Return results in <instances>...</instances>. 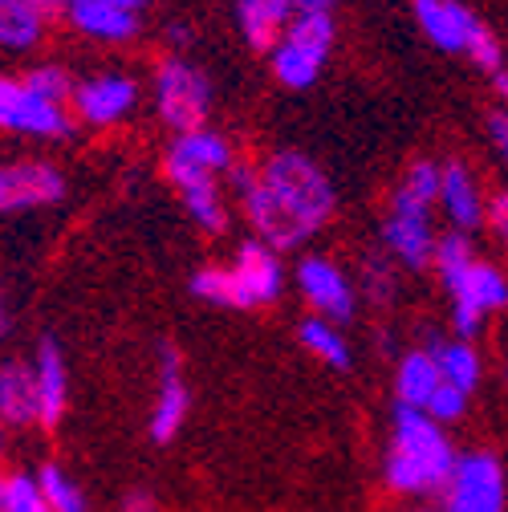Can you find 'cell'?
Instances as JSON below:
<instances>
[{
	"mask_svg": "<svg viewBox=\"0 0 508 512\" xmlns=\"http://www.w3.org/2000/svg\"><path fill=\"white\" fill-rule=\"evenodd\" d=\"M240 220L261 244L305 252L338 216V187L330 171L301 147H273L257 163L240 159L228 175Z\"/></svg>",
	"mask_w": 508,
	"mask_h": 512,
	"instance_id": "cell-1",
	"label": "cell"
},
{
	"mask_svg": "<svg viewBox=\"0 0 508 512\" xmlns=\"http://www.w3.org/2000/svg\"><path fill=\"white\" fill-rule=\"evenodd\" d=\"M431 273L443 297H448L452 334L476 342L488 330L492 317L508 313V265H496L488 256H480L476 236L443 232L435 244Z\"/></svg>",
	"mask_w": 508,
	"mask_h": 512,
	"instance_id": "cell-2",
	"label": "cell"
},
{
	"mask_svg": "<svg viewBox=\"0 0 508 512\" xmlns=\"http://www.w3.org/2000/svg\"><path fill=\"white\" fill-rule=\"evenodd\" d=\"M460 460V447L452 439V427L435 423L423 411L395 407L383 447V488L399 500H431L452 480V468Z\"/></svg>",
	"mask_w": 508,
	"mask_h": 512,
	"instance_id": "cell-3",
	"label": "cell"
},
{
	"mask_svg": "<svg viewBox=\"0 0 508 512\" xmlns=\"http://www.w3.org/2000/svg\"><path fill=\"white\" fill-rule=\"evenodd\" d=\"M439 216V163L435 159H411L383 204L378 220V248H383L403 273H431L435 244L443 232H435Z\"/></svg>",
	"mask_w": 508,
	"mask_h": 512,
	"instance_id": "cell-4",
	"label": "cell"
},
{
	"mask_svg": "<svg viewBox=\"0 0 508 512\" xmlns=\"http://www.w3.org/2000/svg\"><path fill=\"white\" fill-rule=\"evenodd\" d=\"M196 301H208L216 309H232V313H257L269 309L285 297L289 289V265L285 256L269 244H261L257 236H248L232 248L228 261H212L200 265L187 281Z\"/></svg>",
	"mask_w": 508,
	"mask_h": 512,
	"instance_id": "cell-5",
	"label": "cell"
},
{
	"mask_svg": "<svg viewBox=\"0 0 508 512\" xmlns=\"http://www.w3.org/2000/svg\"><path fill=\"white\" fill-rule=\"evenodd\" d=\"M411 13H415V25H419L423 41L435 45L439 53L468 57L472 66L484 70L488 78L496 70H504L500 37L484 25V17L476 9L464 5V0H415Z\"/></svg>",
	"mask_w": 508,
	"mask_h": 512,
	"instance_id": "cell-6",
	"label": "cell"
},
{
	"mask_svg": "<svg viewBox=\"0 0 508 512\" xmlns=\"http://www.w3.org/2000/svg\"><path fill=\"white\" fill-rule=\"evenodd\" d=\"M151 110L171 135L200 131L216 110L212 74L187 53H163L151 70Z\"/></svg>",
	"mask_w": 508,
	"mask_h": 512,
	"instance_id": "cell-7",
	"label": "cell"
},
{
	"mask_svg": "<svg viewBox=\"0 0 508 512\" xmlns=\"http://www.w3.org/2000/svg\"><path fill=\"white\" fill-rule=\"evenodd\" d=\"M338 45V21L326 9H297L289 29L269 53V74L281 90H313L317 78L326 74L330 53Z\"/></svg>",
	"mask_w": 508,
	"mask_h": 512,
	"instance_id": "cell-8",
	"label": "cell"
},
{
	"mask_svg": "<svg viewBox=\"0 0 508 512\" xmlns=\"http://www.w3.org/2000/svg\"><path fill=\"white\" fill-rule=\"evenodd\" d=\"M236 163H240V155H236L232 139L224 131H216V126L171 135L163 155H159L163 183L175 191V196L196 191V187H212V183H228Z\"/></svg>",
	"mask_w": 508,
	"mask_h": 512,
	"instance_id": "cell-9",
	"label": "cell"
},
{
	"mask_svg": "<svg viewBox=\"0 0 508 512\" xmlns=\"http://www.w3.org/2000/svg\"><path fill=\"white\" fill-rule=\"evenodd\" d=\"M78 131L74 110L37 94L25 74H0V135L25 143H66Z\"/></svg>",
	"mask_w": 508,
	"mask_h": 512,
	"instance_id": "cell-10",
	"label": "cell"
},
{
	"mask_svg": "<svg viewBox=\"0 0 508 512\" xmlns=\"http://www.w3.org/2000/svg\"><path fill=\"white\" fill-rule=\"evenodd\" d=\"M289 285L297 289V297L313 317H330L338 326H350L358 317L362 305L358 277L326 252H301L289 269Z\"/></svg>",
	"mask_w": 508,
	"mask_h": 512,
	"instance_id": "cell-11",
	"label": "cell"
},
{
	"mask_svg": "<svg viewBox=\"0 0 508 512\" xmlns=\"http://www.w3.org/2000/svg\"><path fill=\"white\" fill-rule=\"evenodd\" d=\"M143 102V82L126 70H94L86 78H78L74 94H70V110H74V122L86 126V131H118L135 118Z\"/></svg>",
	"mask_w": 508,
	"mask_h": 512,
	"instance_id": "cell-12",
	"label": "cell"
},
{
	"mask_svg": "<svg viewBox=\"0 0 508 512\" xmlns=\"http://www.w3.org/2000/svg\"><path fill=\"white\" fill-rule=\"evenodd\" d=\"M443 512H508V472L492 447L460 452L452 480L439 492Z\"/></svg>",
	"mask_w": 508,
	"mask_h": 512,
	"instance_id": "cell-13",
	"label": "cell"
},
{
	"mask_svg": "<svg viewBox=\"0 0 508 512\" xmlns=\"http://www.w3.org/2000/svg\"><path fill=\"white\" fill-rule=\"evenodd\" d=\"M70 179L53 159L21 155L0 163V216H33L66 204Z\"/></svg>",
	"mask_w": 508,
	"mask_h": 512,
	"instance_id": "cell-14",
	"label": "cell"
},
{
	"mask_svg": "<svg viewBox=\"0 0 508 512\" xmlns=\"http://www.w3.org/2000/svg\"><path fill=\"white\" fill-rule=\"evenodd\" d=\"M151 0H70L66 5V25L102 49H122L143 37Z\"/></svg>",
	"mask_w": 508,
	"mask_h": 512,
	"instance_id": "cell-15",
	"label": "cell"
},
{
	"mask_svg": "<svg viewBox=\"0 0 508 512\" xmlns=\"http://www.w3.org/2000/svg\"><path fill=\"white\" fill-rule=\"evenodd\" d=\"M488 196L492 191H484V179L472 163H464V159L439 163V220L448 232H460V236L484 232Z\"/></svg>",
	"mask_w": 508,
	"mask_h": 512,
	"instance_id": "cell-16",
	"label": "cell"
},
{
	"mask_svg": "<svg viewBox=\"0 0 508 512\" xmlns=\"http://www.w3.org/2000/svg\"><path fill=\"white\" fill-rule=\"evenodd\" d=\"M192 415V387H187L183 374V354L179 346L163 342L159 350V382H155V399H151V415H147V435L151 443H175L187 427Z\"/></svg>",
	"mask_w": 508,
	"mask_h": 512,
	"instance_id": "cell-17",
	"label": "cell"
},
{
	"mask_svg": "<svg viewBox=\"0 0 508 512\" xmlns=\"http://www.w3.org/2000/svg\"><path fill=\"white\" fill-rule=\"evenodd\" d=\"M33 378H37V427L57 431L70 415V362L57 338H41L33 350Z\"/></svg>",
	"mask_w": 508,
	"mask_h": 512,
	"instance_id": "cell-18",
	"label": "cell"
},
{
	"mask_svg": "<svg viewBox=\"0 0 508 512\" xmlns=\"http://www.w3.org/2000/svg\"><path fill=\"white\" fill-rule=\"evenodd\" d=\"M448 387L435 354L427 346L403 350L395 358V374H391V391H395V407H411V411H431V403L439 399V391Z\"/></svg>",
	"mask_w": 508,
	"mask_h": 512,
	"instance_id": "cell-19",
	"label": "cell"
},
{
	"mask_svg": "<svg viewBox=\"0 0 508 512\" xmlns=\"http://www.w3.org/2000/svg\"><path fill=\"white\" fill-rule=\"evenodd\" d=\"M293 0H236L232 17H236V33L252 53H273V45L281 41V33L293 21Z\"/></svg>",
	"mask_w": 508,
	"mask_h": 512,
	"instance_id": "cell-20",
	"label": "cell"
},
{
	"mask_svg": "<svg viewBox=\"0 0 508 512\" xmlns=\"http://www.w3.org/2000/svg\"><path fill=\"white\" fill-rule=\"evenodd\" d=\"M49 37V13L33 0H0V53L33 57Z\"/></svg>",
	"mask_w": 508,
	"mask_h": 512,
	"instance_id": "cell-21",
	"label": "cell"
},
{
	"mask_svg": "<svg viewBox=\"0 0 508 512\" xmlns=\"http://www.w3.org/2000/svg\"><path fill=\"white\" fill-rule=\"evenodd\" d=\"M0 415L13 431L37 427V378L33 362L5 358L0 362Z\"/></svg>",
	"mask_w": 508,
	"mask_h": 512,
	"instance_id": "cell-22",
	"label": "cell"
},
{
	"mask_svg": "<svg viewBox=\"0 0 508 512\" xmlns=\"http://www.w3.org/2000/svg\"><path fill=\"white\" fill-rule=\"evenodd\" d=\"M297 342L309 358H317L330 370H354V342L346 334V326L330 322V317H301L297 322Z\"/></svg>",
	"mask_w": 508,
	"mask_h": 512,
	"instance_id": "cell-23",
	"label": "cell"
},
{
	"mask_svg": "<svg viewBox=\"0 0 508 512\" xmlns=\"http://www.w3.org/2000/svg\"><path fill=\"white\" fill-rule=\"evenodd\" d=\"M427 350L435 354L443 378H448L452 387H460V391H468V395L480 391V382H484V370H488V366H484V354H480V346H476L472 338H460V334L431 338Z\"/></svg>",
	"mask_w": 508,
	"mask_h": 512,
	"instance_id": "cell-24",
	"label": "cell"
},
{
	"mask_svg": "<svg viewBox=\"0 0 508 512\" xmlns=\"http://www.w3.org/2000/svg\"><path fill=\"white\" fill-rule=\"evenodd\" d=\"M358 289H362V301H370L374 309H395L399 305V293H403V269L391 261L383 248L374 252H362L358 261Z\"/></svg>",
	"mask_w": 508,
	"mask_h": 512,
	"instance_id": "cell-25",
	"label": "cell"
},
{
	"mask_svg": "<svg viewBox=\"0 0 508 512\" xmlns=\"http://www.w3.org/2000/svg\"><path fill=\"white\" fill-rule=\"evenodd\" d=\"M37 480H41V492L49 500L53 512H90V496L82 488V480L57 460H45L37 468Z\"/></svg>",
	"mask_w": 508,
	"mask_h": 512,
	"instance_id": "cell-26",
	"label": "cell"
},
{
	"mask_svg": "<svg viewBox=\"0 0 508 512\" xmlns=\"http://www.w3.org/2000/svg\"><path fill=\"white\" fill-rule=\"evenodd\" d=\"M0 500H5V512H53L37 472H21V468L0 472Z\"/></svg>",
	"mask_w": 508,
	"mask_h": 512,
	"instance_id": "cell-27",
	"label": "cell"
},
{
	"mask_svg": "<svg viewBox=\"0 0 508 512\" xmlns=\"http://www.w3.org/2000/svg\"><path fill=\"white\" fill-rule=\"evenodd\" d=\"M25 82H29L37 94H45V98H53V102H66V106H70V94H74V86H78L74 70L61 66V61H33V66L25 70Z\"/></svg>",
	"mask_w": 508,
	"mask_h": 512,
	"instance_id": "cell-28",
	"label": "cell"
},
{
	"mask_svg": "<svg viewBox=\"0 0 508 512\" xmlns=\"http://www.w3.org/2000/svg\"><path fill=\"white\" fill-rule=\"evenodd\" d=\"M484 232H488L492 248L500 252V265H508V187H500V191H492V196H488Z\"/></svg>",
	"mask_w": 508,
	"mask_h": 512,
	"instance_id": "cell-29",
	"label": "cell"
},
{
	"mask_svg": "<svg viewBox=\"0 0 508 512\" xmlns=\"http://www.w3.org/2000/svg\"><path fill=\"white\" fill-rule=\"evenodd\" d=\"M484 139H488L492 155L504 163V171H508V110L504 106H492L484 114Z\"/></svg>",
	"mask_w": 508,
	"mask_h": 512,
	"instance_id": "cell-30",
	"label": "cell"
},
{
	"mask_svg": "<svg viewBox=\"0 0 508 512\" xmlns=\"http://www.w3.org/2000/svg\"><path fill=\"white\" fill-rule=\"evenodd\" d=\"M118 512H159V500L151 488H131V492H122Z\"/></svg>",
	"mask_w": 508,
	"mask_h": 512,
	"instance_id": "cell-31",
	"label": "cell"
},
{
	"mask_svg": "<svg viewBox=\"0 0 508 512\" xmlns=\"http://www.w3.org/2000/svg\"><path fill=\"white\" fill-rule=\"evenodd\" d=\"M163 37H167V45H171V53H183L187 45H192V29H187L183 21H171V25L163 29Z\"/></svg>",
	"mask_w": 508,
	"mask_h": 512,
	"instance_id": "cell-32",
	"label": "cell"
},
{
	"mask_svg": "<svg viewBox=\"0 0 508 512\" xmlns=\"http://www.w3.org/2000/svg\"><path fill=\"white\" fill-rule=\"evenodd\" d=\"M492 94H496V102H500V106L508 110V66L492 74Z\"/></svg>",
	"mask_w": 508,
	"mask_h": 512,
	"instance_id": "cell-33",
	"label": "cell"
},
{
	"mask_svg": "<svg viewBox=\"0 0 508 512\" xmlns=\"http://www.w3.org/2000/svg\"><path fill=\"white\" fill-rule=\"evenodd\" d=\"M334 5L338 0H293V9H326V13H334Z\"/></svg>",
	"mask_w": 508,
	"mask_h": 512,
	"instance_id": "cell-34",
	"label": "cell"
},
{
	"mask_svg": "<svg viewBox=\"0 0 508 512\" xmlns=\"http://www.w3.org/2000/svg\"><path fill=\"white\" fill-rule=\"evenodd\" d=\"M9 330V301H5V289H0V338Z\"/></svg>",
	"mask_w": 508,
	"mask_h": 512,
	"instance_id": "cell-35",
	"label": "cell"
},
{
	"mask_svg": "<svg viewBox=\"0 0 508 512\" xmlns=\"http://www.w3.org/2000/svg\"><path fill=\"white\" fill-rule=\"evenodd\" d=\"M9 431H13V427L5 423V415H0V456H5V447H9Z\"/></svg>",
	"mask_w": 508,
	"mask_h": 512,
	"instance_id": "cell-36",
	"label": "cell"
},
{
	"mask_svg": "<svg viewBox=\"0 0 508 512\" xmlns=\"http://www.w3.org/2000/svg\"><path fill=\"white\" fill-rule=\"evenodd\" d=\"M37 9H45V13H53V9H66V0H33Z\"/></svg>",
	"mask_w": 508,
	"mask_h": 512,
	"instance_id": "cell-37",
	"label": "cell"
},
{
	"mask_svg": "<svg viewBox=\"0 0 508 512\" xmlns=\"http://www.w3.org/2000/svg\"><path fill=\"white\" fill-rule=\"evenodd\" d=\"M403 512H443V508H435V504H411V508H403Z\"/></svg>",
	"mask_w": 508,
	"mask_h": 512,
	"instance_id": "cell-38",
	"label": "cell"
},
{
	"mask_svg": "<svg viewBox=\"0 0 508 512\" xmlns=\"http://www.w3.org/2000/svg\"><path fill=\"white\" fill-rule=\"evenodd\" d=\"M500 374H504V382H508V346H504V358H500Z\"/></svg>",
	"mask_w": 508,
	"mask_h": 512,
	"instance_id": "cell-39",
	"label": "cell"
},
{
	"mask_svg": "<svg viewBox=\"0 0 508 512\" xmlns=\"http://www.w3.org/2000/svg\"><path fill=\"white\" fill-rule=\"evenodd\" d=\"M0 512H5V500H0Z\"/></svg>",
	"mask_w": 508,
	"mask_h": 512,
	"instance_id": "cell-40",
	"label": "cell"
},
{
	"mask_svg": "<svg viewBox=\"0 0 508 512\" xmlns=\"http://www.w3.org/2000/svg\"><path fill=\"white\" fill-rule=\"evenodd\" d=\"M66 5H70V0H66Z\"/></svg>",
	"mask_w": 508,
	"mask_h": 512,
	"instance_id": "cell-41",
	"label": "cell"
}]
</instances>
